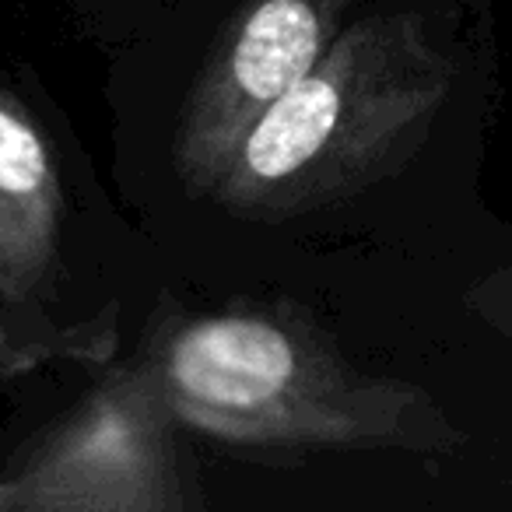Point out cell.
I'll list each match as a JSON object with an SVG mask.
<instances>
[{
  "mask_svg": "<svg viewBox=\"0 0 512 512\" xmlns=\"http://www.w3.org/2000/svg\"><path fill=\"white\" fill-rule=\"evenodd\" d=\"M158 264L29 60L0 64V393L120 358Z\"/></svg>",
  "mask_w": 512,
  "mask_h": 512,
  "instance_id": "cell-1",
  "label": "cell"
},
{
  "mask_svg": "<svg viewBox=\"0 0 512 512\" xmlns=\"http://www.w3.org/2000/svg\"><path fill=\"white\" fill-rule=\"evenodd\" d=\"M358 8L362 0H169L109 50L116 200L151 242L200 204Z\"/></svg>",
  "mask_w": 512,
  "mask_h": 512,
  "instance_id": "cell-2",
  "label": "cell"
},
{
  "mask_svg": "<svg viewBox=\"0 0 512 512\" xmlns=\"http://www.w3.org/2000/svg\"><path fill=\"white\" fill-rule=\"evenodd\" d=\"M134 341L155 358L186 432L235 460L306 467L393 432V393L351 369L288 292L197 309L162 285Z\"/></svg>",
  "mask_w": 512,
  "mask_h": 512,
  "instance_id": "cell-3",
  "label": "cell"
},
{
  "mask_svg": "<svg viewBox=\"0 0 512 512\" xmlns=\"http://www.w3.org/2000/svg\"><path fill=\"white\" fill-rule=\"evenodd\" d=\"M190 439L155 358L134 341L0 453V512H200Z\"/></svg>",
  "mask_w": 512,
  "mask_h": 512,
  "instance_id": "cell-4",
  "label": "cell"
},
{
  "mask_svg": "<svg viewBox=\"0 0 512 512\" xmlns=\"http://www.w3.org/2000/svg\"><path fill=\"white\" fill-rule=\"evenodd\" d=\"M81 39L99 50H116L141 25H148L169 0H67Z\"/></svg>",
  "mask_w": 512,
  "mask_h": 512,
  "instance_id": "cell-5",
  "label": "cell"
}]
</instances>
